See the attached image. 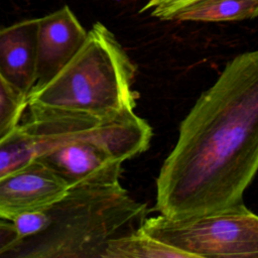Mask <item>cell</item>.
<instances>
[{
	"label": "cell",
	"instance_id": "cell-4",
	"mask_svg": "<svg viewBox=\"0 0 258 258\" xmlns=\"http://www.w3.org/2000/svg\"><path fill=\"white\" fill-rule=\"evenodd\" d=\"M139 229L190 258H258V217L244 203L197 217H146Z\"/></svg>",
	"mask_w": 258,
	"mask_h": 258
},
{
	"label": "cell",
	"instance_id": "cell-11",
	"mask_svg": "<svg viewBox=\"0 0 258 258\" xmlns=\"http://www.w3.org/2000/svg\"><path fill=\"white\" fill-rule=\"evenodd\" d=\"M27 108V98L14 91L0 77V142L19 124Z\"/></svg>",
	"mask_w": 258,
	"mask_h": 258
},
{
	"label": "cell",
	"instance_id": "cell-12",
	"mask_svg": "<svg viewBox=\"0 0 258 258\" xmlns=\"http://www.w3.org/2000/svg\"><path fill=\"white\" fill-rule=\"evenodd\" d=\"M48 215L45 210L21 214L14 218L13 223L21 240L43 231L48 225Z\"/></svg>",
	"mask_w": 258,
	"mask_h": 258
},
{
	"label": "cell",
	"instance_id": "cell-3",
	"mask_svg": "<svg viewBox=\"0 0 258 258\" xmlns=\"http://www.w3.org/2000/svg\"><path fill=\"white\" fill-rule=\"evenodd\" d=\"M136 67L115 35L93 24L79 51L49 82L33 89L27 108L109 118L134 111Z\"/></svg>",
	"mask_w": 258,
	"mask_h": 258
},
{
	"label": "cell",
	"instance_id": "cell-10",
	"mask_svg": "<svg viewBox=\"0 0 258 258\" xmlns=\"http://www.w3.org/2000/svg\"><path fill=\"white\" fill-rule=\"evenodd\" d=\"M102 258H190L138 229L137 231L111 240Z\"/></svg>",
	"mask_w": 258,
	"mask_h": 258
},
{
	"label": "cell",
	"instance_id": "cell-7",
	"mask_svg": "<svg viewBox=\"0 0 258 258\" xmlns=\"http://www.w3.org/2000/svg\"><path fill=\"white\" fill-rule=\"evenodd\" d=\"M37 24L31 18L0 28V77L26 98L35 86Z\"/></svg>",
	"mask_w": 258,
	"mask_h": 258
},
{
	"label": "cell",
	"instance_id": "cell-8",
	"mask_svg": "<svg viewBox=\"0 0 258 258\" xmlns=\"http://www.w3.org/2000/svg\"><path fill=\"white\" fill-rule=\"evenodd\" d=\"M258 13V0H191L167 13L161 20L223 22L252 19Z\"/></svg>",
	"mask_w": 258,
	"mask_h": 258
},
{
	"label": "cell",
	"instance_id": "cell-6",
	"mask_svg": "<svg viewBox=\"0 0 258 258\" xmlns=\"http://www.w3.org/2000/svg\"><path fill=\"white\" fill-rule=\"evenodd\" d=\"M87 32L68 5L38 18L33 89L43 86L59 73L79 51Z\"/></svg>",
	"mask_w": 258,
	"mask_h": 258
},
{
	"label": "cell",
	"instance_id": "cell-2",
	"mask_svg": "<svg viewBox=\"0 0 258 258\" xmlns=\"http://www.w3.org/2000/svg\"><path fill=\"white\" fill-rule=\"evenodd\" d=\"M45 211L47 227L5 257L102 258L111 240L137 231L148 215L147 205L134 200L121 182L68 187Z\"/></svg>",
	"mask_w": 258,
	"mask_h": 258
},
{
	"label": "cell",
	"instance_id": "cell-1",
	"mask_svg": "<svg viewBox=\"0 0 258 258\" xmlns=\"http://www.w3.org/2000/svg\"><path fill=\"white\" fill-rule=\"evenodd\" d=\"M258 168V51L231 59L179 125L156 178L155 211L197 217L243 203Z\"/></svg>",
	"mask_w": 258,
	"mask_h": 258
},
{
	"label": "cell",
	"instance_id": "cell-13",
	"mask_svg": "<svg viewBox=\"0 0 258 258\" xmlns=\"http://www.w3.org/2000/svg\"><path fill=\"white\" fill-rule=\"evenodd\" d=\"M20 241L13 223L0 221V257L12 250Z\"/></svg>",
	"mask_w": 258,
	"mask_h": 258
},
{
	"label": "cell",
	"instance_id": "cell-5",
	"mask_svg": "<svg viewBox=\"0 0 258 258\" xmlns=\"http://www.w3.org/2000/svg\"><path fill=\"white\" fill-rule=\"evenodd\" d=\"M66 182L46 164L36 159L0 178V218L43 211L67 192Z\"/></svg>",
	"mask_w": 258,
	"mask_h": 258
},
{
	"label": "cell",
	"instance_id": "cell-14",
	"mask_svg": "<svg viewBox=\"0 0 258 258\" xmlns=\"http://www.w3.org/2000/svg\"><path fill=\"white\" fill-rule=\"evenodd\" d=\"M189 1L191 0H148L142 7L141 12L150 11L152 16L161 19V17L168 11Z\"/></svg>",
	"mask_w": 258,
	"mask_h": 258
},
{
	"label": "cell",
	"instance_id": "cell-9",
	"mask_svg": "<svg viewBox=\"0 0 258 258\" xmlns=\"http://www.w3.org/2000/svg\"><path fill=\"white\" fill-rule=\"evenodd\" d=\"M49 150L46 138L20 123L0 142V178L29 164Z\"/></svg>",
	"mask_w": 258,
	"mask_h": 258
}]
</instances>
